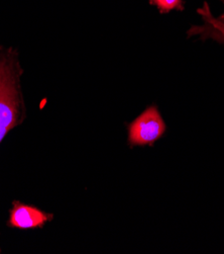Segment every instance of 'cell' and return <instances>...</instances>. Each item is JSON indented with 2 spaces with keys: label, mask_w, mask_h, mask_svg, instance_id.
I'll list each match as a JSON object with an SVG mask.
<instances>
[{
  "label": "cell",
  "mask_w": 224,
  "mask_h": 254,
  "mask_svg": "<svg viewBox=\"0 0 224 254\" xmlns=\"http://www.w3.org/2000/svg\"><path fill=\"white\" fill-rule=\"evenodd\" d=\"M21 73L16 51L0 47V143L23 117Z\"/></svg>",
  "instance_id": "1"
},
{
  "label": "cell",
  "mask_w": 224,
  "mask_h": 254,
  "mask_svg": "<svg viewBox=\"0 0 224 254\" xmlns=\"http://www.w3.org/2000/svg\"><path fill=\"white\" fill-rule=\"evenodd\" d=\"M165 131L166 125L157 107H149L130 124V146H153L164 135Z\"/></svg>",
  "instance_id": "2"
},
{
  "label": "cell",
  "mask_w": 224,
  "mask_h": 254,
  "mask_svg": "<svg viewBox=\"0 0 224 254\" xmlns=\"http://www.w3.org/2000/svg\"><path fill=\"white\" fill-rule=\"evenodd\" d=\"M52 219V214H47L34 206L13 201V208L10 210L7 225L11 228L22 230L36 229V228H42Z\"/></svg>",
  "instance_id": "3"
},
{
  "label": "cell",
  "mask_w": 224,
  "mask_h": 254,
  "mask_svg": "<svg viewBox=\"0 0 224 254\" xmlns=\"http://www.w3.org/2000/svg\"><path fill=\"white\" fill-rule=\"evenodd\" d=\"M199 12L202 14V16L207 22L206 29H210V32L208 31L210 34L207 35L211 38H214L215 40L224 43V23L220 21L218 18L216 19L211 15L209 8L207 7V4H205L204 8L199 9Z\"/></svg>",
  "instance_id": "4"
},
{
  "label": "cell",
  "mask_w": 224,
  "mask_h": 254,
  "mask_svg": "<svg viewBox=\"0 0 224 254\" xmlns=\"http://www.w3.org/2000/svg\"><path fill=\"white\" fill-rule=\"evenodd\" d=\"M149 3L156 5L161 13H167L171 10H183V0H149Z\"/></svg>",
  "instance_id": "5"
},
{
  "label": "cell",
  "mask_w": 224,
  "mask_h": 254,
  "mask_svg": "<svg viewBox=\"0 0 224 254\" xmlns=\"http://www.w3.org/2000/svg\"><path fill=\"white\" fill-rule=\"evenodd\" d=\"M218 19L224 23V13H223V14H221V15L219 16V18H218Z\"/></svg>",
  "instance_id": "6"
}]
</instances>
